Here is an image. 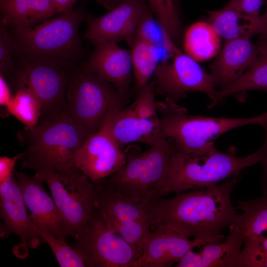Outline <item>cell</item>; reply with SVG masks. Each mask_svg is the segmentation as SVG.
<instances>
[{"label": "cell", "mask_w": 267, "mask_h": 267, "mask_svg": "<svg viewBox=\"0 0 267 267\" xmlns=\"http://www.w3.org/2000/svg\"><path fill=\"white\" fill-rule=\"evenodd\" d=\"M241 179L240 174L220 185L178 193L170 198L159 197L149 202L152 228L163 226L203 245L220 243L223 230L238 216L230 196Z\"/></svg>", "instance_id": "1"}, {"label": "cell", "mask_w": 267, "mask_h": 267, "mask_svg": "<svg viewBox=\"0 0 267 267\" xmlns=\"http://www.w3.org/2000/svg\"><path fill=\"white\" fill-rule=\"evenodd\" d=\"M84 18L81 9H72L30 27L9 29L14 55L20 60L76 71L84 55L79 28Z\"/></svg>", "instance_id": "2"}, {"label": "cell", "mask_w": 267, "mask_h": 267, "mask_svg": "<svg viewBox=\"0 0 267 267\" xmlns=\"http://www.w3.org/2000/svg\"><path fill=\"white\" fill-rule=\"evenodd\" d=\"M162 116L164 136L177 150L192 156H202L214 147V141L223 134L250 124H267V112L247 118L206 117L188 114L185 108L166 99L157 103Z\"/></svg>", "instance_id": "3"}, {"label": "cell", "mask_w": 267, "mask_h": 267, "mask_svg": "<svg viewBox=\"0 0 267 267\" xmlns=\"http://www.w3.org/2000/svg\"><path fill=\"white\" fill-rule=\"evenodd\" d=\"M27 131L22 165L36 172H66L77 169L76 155L88 134L64 111Z\"/></svg>", "instance_id": "4"}, {"label": "cell", "mask_w": 267, "mask_h": 267, "mask_svg": "<svg viewBox=\"0 0 267 267\" xmlns=\"http://www.w3.org/2000/svg\"><path fill=\"white\" fill-rule=\"evenodd\" d=\"M231 147L226 152L215 147L202 156H192L177 150L161 197L170 193L204 189L240 174L243 169L260 162V148L245 156H239Z\"/></svg>", "instance_id": "5"}, {"label": "cell", "mask_w": 267, "mask_h": 267, "mask_svg": "<svg viewBox=\"0 0 267 267\" xmlns=\"http://www.w3.org/2000/svg\"><path fill=\"white\" fill-rule=\"evenodd\" d=\"M124 102L109 82L80 68L71 78L64 112L89 136L101 128L113 108Z\"/></svg>", "instance_id": "6"}, {"label": "cell", "mask_w": 267, "mask_h": 267, "mask_svg": "<svg viewBox=\"0 0 267 267\" xmlns=\"http://www.w3.org/2000/svg\"><path fill=\"white\" fill-rule=\"evenodd\" d=\"M35 174L46 183L69 236L81 237L95 210L94 183L78 169Z\"/></svg>", "instance_id": "7"}, {"label": "cell", "mask_w": 267, "mask_h": 267, "mask_svg": "<svg viewBox=\"0 0 267 267\" xmlns=\"http://www.w3.org/2000/svg\"><path fill=\"white\" fill-rule=\"evenodd\" d=\"M14 84L27 87L42 106L40 122L57 117L64 111L66 95L74 72L50 65L20 60Z\"/></svg>", "instance_id": "8"}, {"label": "cell", "mask_w": 267, "mask_h": 267, "mask_svg": "<svg viewBox=\"0 0 267 267\" xmlns=\"http://www.w3.org/2000/svg\"><path fill=\"white\" fill-rule=\"evenodd\" d=\"M158 64L154 73L156 93L176 102L189 91L205 93L210 101L217 90L209 74L194 59L179 49Z\"/></svg>", "instance_id": "9"}, {"label": "cell", "mask_w": 267, "mask_h": 267, "mask_svg": "<svg viewBox=\"0 0 267 267\" xmlns=\"http://www.w3.org/2000/svg\"><path fill=\"white\" fill-rule=\"evenodd\" d=\"M74 246L87 267H129L139 253L107 225L96 208L84 234Z\"/></svg>", "instance_id": "10"}, {"label": "cell", "mask_w": 267, "mask_h": 267, "mask_svg": "<svg viewBox=\"0 0 267 267\" xmlns=\"http://www.w3.org/2000/svg\"><path fill=\"white\" fill-rule=\"evenodd\" d=\"M122 107L119 105L111 110L103 125L87 138L76 155V168L93 182L115 174L126 162V153L119 146L110 130L113 113Z\"/></svg>", "instance_id": "11"}, {"label": "cell", "mask_w": 267, "mask_h": 267, "mask_svg": "<svg viewBox=\"0 0 267 267\" xmlns=\"http://www.w3.org/2000/svg\"><path fill=\"white\" fill-rule=\"evenodd\" d=\"M152 14L143 0H124L103 15L88 18L84 39L93 44L127 41L152 19Z\"/></svg>", "instance_id": "12"}, {"label": "cell", "mask_w": 267, "mask_h": 267, "mask_svg": "<svg viewBox=\"0 0 267 267\" xmlns=\"http://www.w3.org/2000/svg\"><path fill=\"white\" fill-rule=\"evenodd\" d=\"M0 215L3 223L0 235L7 237L16 234L20 242L13 253L18 257L25 258L28 249H35L41 243L42 237L33 223L24 202L18 181L13 174L6 182L0 184Z\"/></svg>", "instance_id": "13"}, {"label": "cell", "mask_w": 267, "mask_h": 267, "mask_svg": "<svg viewBox=\"0 0 267 267\" xmlns=\"http://www.w3.org/2000/svg\"><path fill=\"white\" fill-rule=\"evenodd\" d=\"M94 45L89 59L81 68L109 82L124 99L133 75L130 49L115 42L100 43Z\"/></svg>", "instance_id": "14"}, {"label": "cell", "mask_w": 267, "mask_h": 267, "mask_svg": "<svg viewBox=\"0 0 267 267\" xmlns=\"http://www.w3.org/2000/svg\"><path fill=\"white\" fill-rule=\"evenodd\" d=\"M15 175L31 218L38 229L57 237L69 236L55 203L45 191L44 181L36 174L29 176L14 170Z\"/></svg>", "instance_id": "15"}, {"label": "cell", "mask_w": 267, "mask_h": 267, "mask_svg": "<svg viewBox=\"0 0 267 267\" xmlns=\"http://www.w3.org/2000/svg\"><path fill=\"white\" fill-rule=\"evenodd\" d=\"M203 246L170 228L157 226L151 231L139 257L129 267H170L189 251Z\"/></svg>", "instance_id": "16"}, {"label": "cell", "mask_w": 267, "mask_h": 267, "mask_svg": "<svg viewBox=\"0 0 267 267\" xmlns=\"http://www.w3.org/2000/svg\"><path fill=\"white\" fill-rule=\"evenodd\" d=\"M250 39L225 40L219 55L210 66L209 75L215 88L221 89L231 85L253 63L259 47Z\"/></svg>", "instance_id": "17"}, {"label": "cell", "mask_w": 267, "mask_h": 267, "mask_svg": "<svg viewBox=\"0 0 267 267\" xmlns=\"http://www.w3.org/2000/svg\"><path fill=\"white\" fill-rule=\"evenodd\" d=\"M110 130L122 149L126 145L135 142L150 146L165 145L170 142L162 133L160 118H141L130 106L114 111L111 119Z\"/></svg>", "instance_id": "18"}, {"label": "cell", "mask_w": 267, "mask_h": 267, "mask_svg": "<svg viewBox=\"0 0 267 267\" xmlns=\"http://www.w3.org/2000/svg\"><path fill=\"white\" fill-rule=\"evenodd\" d=\"M151 146L145 151L146 159L139 183V192L143 201L150 202L161 197L169 177L173 157L177 151L174 144Z\"/></svg>", "instance_id": "19"}, {"label": "cell", "mask_w": 267, "mask_h": 267, "mask_svg": "<svg viewBox=\"0 0 267 267\" xmlns=\"http://www.w3.org/2000/svg\"><path fill=\"white\" fill-rule=\"evenodd\" d=\"M222 243L206 244L200 252L193 249L176 264L177 267H237L244 237L236 230Z\"/></svg>", "instance_id": "20"}, {"label": "cell", "mask_w": 267, "mask_h": 267, "mask_svg": "<svg viewBox=\"0 0 267 267\" xmlns=\"http://www.w3.org/2000/svg\"><path fill=\"white\" fill-rule=\"evenodd\" d=\"M1 24L11 30L34 26L58 14L51 0H0Z\"/></svg>", "instance_id": "21"}, {"label": "cell", "mask_w": 267, "mask_h": 267, "mask_svg": "<svg viewBox=\"0 0 267 267\" xmlns=\"http://www.w3.org/2000/svg\"><path fill=\"white\" fill-rule=\"evenodd\" d=\"M95 185V208L103 218L119 221H152L150 202H134L115 194L101 181ZM152 228V227H151Z\"/></svg>", "instance_id": "22"}, {"label": "cell", "mask_w": 267, "mask_h": 267, "mask_svg": "<svg viewBox=\"0 0 267 267\" xmlns=\"http://www.w3.org/2000/svg\"><path fill=\"white\" fill-rule=\"evenodd\" d=\"M130 46L134 81L137 90L148 83L158 63V50L154 40L139 29L127 40Z\"/></svg>", "instance_id": "23"}, {"label": "cell", "mask_w": 267, "mask_h": 267, "mask_svg": "<svg viewBox=\"0 0 267 267\" xmlns=\"http://www.w3.org/2000/svg\"><path fill=\"white\" fill-rule=\"evenodd\" d=\"M121 169L101 181L119 196L134 202L143 201L139 192V183L143 173L146 152L129 154Z\"/></svg>", "instance_id": "24"}, {"label": "cell", "mask_w": 267, "mask_h": 267, "mask_svg": "<svg viewBox=\"0 0 267 267\" xmlns=\"http://www.w3.org/2000/svg\"><path fill=\"white\" fill-rule=\"evenodd\" d=\"M207 12L208 22L225 40L251 38L259 33V27L228 2L221 9Z\"/></svg>", "instance_id": "25"}, {"label": "cell", "mask_w": 267, "mask_h": 267, "mask_svg": "<svg viewBox=\"0 0 267 267\" xmlns=\"http://www.w3.org/2000/svg\"><path fill=\"white\" fill-rule=\"evenodd\" d=\"M251 90H261L267 93V48L259 47L258 55L251 65L234 83L217 90L207 107L213 108L228 95Z\"/></svg>", "instance_id": "26"}, {"label": "cell", "mask_w": 267, "mask_h": 267, "mask_svg": "<svg viewBox=\"0 0 267 267\" xmlns=\"http://www.w3.org/2000/svg\"><path fill=\"white\" fill-rule=\"evenodd\" d=\"M220 37L209 22H195L184 34L183 46L185 53L197 61L210 58L220 49Z\"/></svg>", "instance_id": "27"}, {"label": "cell", "mask_w": 267, "mask_h": 267, "mask_svg": "<svg viewBox=\"0 0 267 267\" xmlns=\"http://www.w3.org/2000/svg\"><path fill=\"white\" fill-rule=\"evenodd\" d=\"M5 108L10 114L24 125L26 130L35 127L39 123L42 114L40 101L25 86L16 89Z\"/></svg>", "instance_id": "28"}, {"label": "cell", "mask_w": 267, "mask_h": 267, "mask_svg": "<svg viewBox=\"0 0 267 267\" xmlns=\"http://www.w3.org/2000/svg\"><path fill=\"white\" fill-rule=\"evenodd\" d=\"M102 218L110 229L120 235L140 256L151 231V222L141 221H119L109 218Z\"/></svg>", "instance_id": "29"}, {"label": "cell", "mask_w": 267, "mask_h": 267, "mask_svg": "<svg viewBox=\"0 0 267 267\" xmlns=\"http://www.w3.org/2000/svg\"><path fill=\"white\" fill-rule=\"evenodd\" d=\"M149 6L161 28L163 36L175 43L179 39L182 25L174 0H147Z\"/></svg>", "instance_id": "30"}, {"label": "cell", "mask_w": 267, "mask_h": 267, "mask_svg": "<svg viewBox=\"0 0 267 267\" xmlns=\"http://www.w3.org/2000/svg\"><path fill=\"white\" fill-rule=\"evenodd\" d=\"M43 238L53 252L61 267H87L85 259L74 246H69L66 238L54 236L38 229Z\"/></svg>", "instance_id": "31"}, {"label": "cell", "mask_w": 267, "mask_h": 267, "mask_svg": "<svg viewBox=\"0 0 267 267\" xmlns=\"http://www.w3.org/2000/svg\"><path fill=\"white\" fill-rule=\"evenodd\" d=\"M14 44L11 32L6 26L1 24L0 28V71L5 78L13 82L18 69L14 60Z\"/></svg>", "instance_id": "32"}, {"label": "cell", "mask_w": 267, "mask_h": 267, "mask_svg": "<svg viewBox=\"0 0 267 267\" xmlns=\"http://www.w3.org/2000/svg\"><path fill=\"white\" fill-rule=\"evenodd\" d=\"M133 103L130 105L133 110L141 118L147 119H159L157 115L156 94L153 82L147 84L137 90Z\"/></svg>", "instance_id": "33"}, {"label": "cell", "mask_w": 267, "mask_h": 267, "mask_svg": "<svg viewBox=\"0 0 267 267\" xmlns=\"http://www.w3.org/2000/svg\"><path fill=\"white\" fill-rule=\"evenodd\" d=\"M266 2V0H230L228 2L259 26L260 9Z\"/></svg>", "instance_id": "34"}, {"label": "cell", "mask_w": 267, "mask_h": 267, "mask_svg": "<svg viewBox=\"0 0 267 267\" xmlns=\"http://www.w3.org/2000/svg\"><path fill=\"white\" fill-rule=\"evenodd\" d=\"M22 156V153L13 157H0V184L7 181L13 176L16 163Z\"/></svg>", "instance_id": "35"}, {"label": "cell", "mask_w": 267, "mask_h": 267, "mask_svg": "<svg viewBox=\"0 0 267 267\" xmlns=\"http://www.w3.org/2000/svg\"><path fill=\"white\" fill-rule=\"evenodd\" d=\"M259 39L256 43L260 48H267V8L260 16Z\"/></svg>", "instance_id": "36"}, {"label": "cell", "mask_w": 267, "mask_h": 267, "mask_svg": "<svg viewBox=\"0 0 267 267\" xmlns=\"http://www.w3.org/2000/svg\"><path fill=\"white\" fill-rule=\"evenodd\" d=\"M13 95L5 78L0 75V105L6 107L11 100Z\"/></svg>", "instance_id": "37"}, {"label": "cell", "mask_w": 267, "mask_h": 267, "mask_svg": "<svg viewBox=\"0 0 267 267\" xmlns=\"http://www.w3.org/2000/svg\"><path fill=\"white\" fill-rule=\"evenodd\" d=\"M265 132V141L262 146L260 148L262 157L260 162L262 163L264 169L262 182L263 186H267V124L263 126Z\"/></svg>", "instance_id": "38"}, {"label": "cell", "mask_w": 267, "mask_h": 267, "mask_svg": "<svg viewBox=\"0 0 267 267\" xmlns=\"http://www.w3.org/2000/svg\"><path fill=\"white\" fill-rule=\"evenodd\" d=\"M58 14L72 10L77 0H51Z\"/></svg>", "instance_id": "39"}, {"label": "cell", "mask_w": 267, "mask_h": 267, "mask_svg": "<svg viewBox=\"0 0 267 267\" xmlns=\"http://www.w3.org/2000/svg\"><path fill=\"white\" fill-rule=\"evenodd\" d=\"M98 2L103 5L108 10H111L115 7L124 0H97Z\"/></svg>", "instance_id": "40"}, {"label": "cell", "mask_w": 267, "mask_h": 267, "mask_svg": "<svg viewBox=\"0 0 267 267\" xmlns=\"http://www.w3.org/2000/svg\"><path fill=\"white\" fill-rule=\"evenodd\" d=\"M174 3H175V4L177 8V9L178 10V0H174Z\"/></svg>", "instance_id": "41"}]
</instances>
